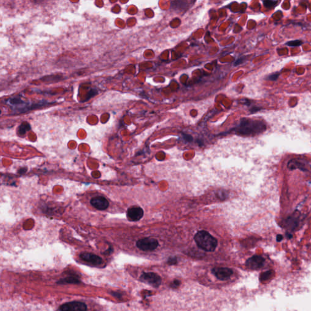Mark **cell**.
I'll return each mask as SVG.
<instances>
[{
    "mask_svg": "<svg viewBox=\"0 0 311 311\" xmlns=\"http://www.w3.org/2000/svg\"><path fill=\"white\" fill-rule=\"evenodd\" d=\"M266 130V124L261 120L242 119L238 125L234 128L236 134L252 136L262 133Z\"/></svg>",
    "mask_w": 311,
    "mask_h": 311,
    "instance_id": "obj_1",
    "label": "cell"
},
{
    "mask_svg": "<svg viewBox=\"0 0 311 311\" xmlns=\"http://www.w3.org/2000/svg\"><path fill=\"white\" fill-rule=\"evenodd\" d=\"M197 246L206 252H213L218 246V241L206 231H199L194 236Z\"/></svg>",
    "mask_w": 311,
    "mask_h": 311,
    "instance_id": "obj_2",
    "label": "cell"
},
{
    "mask_svg": "<svg viewBox=\"0 0 311 311\" xmlns=\"http://www.w3.org/2000/svg\"><path fill=\"white\" fill-rule=\"evenodd\" d=\"M158 245H159L158 241L156 239L151 238L140 239L136 243L137 247L143 251L154 250L157 248Z\"/></svg>",
    "mask_w": 311,
    "mask_h": 311,
    "instance_id": "obj_3",
    "label": "cell"
},
{
    "mask_svg": "<svg viewBox=\"0 0 311 311\" xmlns=\"http://www.w3.org/2000/svg\"><path fill=\"white\" fill-rule=\"evenodd\" d=\"M86 305L80 302H72L62 304L58 311H86Z\"/></svg>",
    "mask_w": 311,
    "mask_h": 311,
    "instance_id": "obj_4",
    "label": "cell"
},
{
    "mask_svg": "<svg viewBox=\"0 0 311 311\" xmlns=\"http://www.w3.org/2000/svg\"><path fill=\"white\" fill-rule=\"evenodd\" d=\"M212 273L219 280L225 281L232 275L233 271L227 267H216L212 270Z\"/></svg>",
    "mask_w": 311,
    "mask_h": 311,
    "instance_id": "obj_5",
    "label": "cell"
},
{
    "mask_svg": "<svg viewBox=\"0 0 311 311\" xmlns=\"http://www.w3.org/2000/svg\"><path fill=\"white\" fill-rule=\"evenodd\" d=\"M141 279L154 287L159 286L161 283V277L154 273H144L141 276Z\"/></svg>",
    "mask_w": 311,
    "mask_h": 311,
    "instance_id": "obj_6",
    "label": "cell"
},
{
    "mask_svg": "<svg viewBox=\"0 0 311 311\" xmlns=\"http://www.w3.org/2000/svg\"><path fill=\"white\" fill-rule=\"evenodd\" d=\"M264 261L265 260L264 258H262L261 256L255 255L249 258V259L247 260L246 264V266L249 268L255 270L261 267L263 264H264Z\"/></svg>",
    "mask_w": 311,
    "mask_h": 311,
    "instance_id": "obj_7",
    "label": "cell"
},
{
    "mask_svg": "<svg viewBox=\"0 0 311 311\" xmlns=\"http://www.w3.org/2000/svg\"><path fill=\"white\" fill-rule=\"evenodd\" d=\"M91 204L93 207L100 210H105L109 206L108 200L103 196H97L91 200Z\"/></svg>",
    "mask_w": 311,
    "mask_h": 311,
    "instance_id": "obj_8",
    "label": "cell"
},
{
    "mask_svg": "<svg viewBox=\"0 0 311 311\" xmlns=\"http://www.w3.org/2000/svg\"><path fill=\"white\" fill-rule=\"evenodd\" d=\"M144 216V210L139 207H133L128 210L127 217L132 221L140 220Z\"/></svg>",
    "mask_w": 311,
    "mask_h": 311,
    "instance_id": "obj_9",
    "label": "cell"
},
{
    "mask_svg": "<svg viewBox=\"0 0 311 311\" xmlns=\"http://www.w3.org/2000/svg\"><path fill=\"white\" fill-rule=\"evenodd\" d=\"M80 258L85 261L88 262L94 265H100L102 264V260L101 257L91 253H83L80 255Z\"/></svg>",
    "mask_w": 311,
    "mask_h": 311,
    "instance_id": "obj_10",
    "label": "cell"
},
{
    "mask_svg": "<svg viewBox=\"0 0 311 311\" xmlns=\"http://www.w3.org/2000/svg\"><path fill=\"white\" fill-rule=\"evenodd\" d=\"M30 130V125L29 123L24 122L21 124L18 128V134L20 136L24 135L28 131Z\"/></svg>",
    "mask_w": 311,
    "mask_h": 311,
    "instance_id": "obj_11",
    "label": "cell"
},
{
    "mask_svg": "<svg viewBox=\"0 0 311 311\" xmlns=\"http://www.w3.org/2000/svg\"><path fill=\"white\" fill-rule=\"evenodd\" d=\"M187 2L184 1H175L171 2V6L175 9H184L187 6Z\"/></svg>",
    "mask_w": 311,
    "mask_h": 311,
    "instance_id": "obj_12",
    "label": "cell"
},
{
    "mask_svg": "<svg viewBox=\"0 0 311 311\" xmlns=\"http://www.w3.org/2000/svg\"><path fill=\"white\" fill-rule=\"evenodd\" d=\"M9 102L10 103L13 105V106H18V105H21L24 103V102H23L22 99L16 97L9 99Z\"/></svg>",
    "mask_w": 311,
    "mask_h": 311,
    "instance_id": "obj_13",
    "label": "cell"
},
{
    "mask_svg": "<svg viewBox=\"0 0 311 311\" xmlns=\"http://www.w3.org/2000/svg\"><path fill=\"white\" fill-rule=\"evenodd\" d=\"M59 283H61V284L77 283H78V281L77 280V279L73 278V277H68V278H65V279H63V280H60Z\"/></svg>",
    "mask_w": 311,
    "mask_h": 311,
    "instance_id": "obj_14",
    "label": "cell"
},
{
    "mask_svg": "<svg viewBox=\"0 0 311 311\" xmlns=\"http://www.w3.org/2000/svg\"><path fill=\"white\" fill-rule=\"evenodd\" d=\"M303 43V42L301 41V40H293V41H288L286 43V45L287 46H292V47H296V46H301Z\"/></svg>",
    "mask_w": 311,
    "mask_h": 311,
    "instance_id": "obj_15",
    "label": "cell"
},
{
    "mask_svg": "<svg viewBox=\"0 0 311 311\" xmlns=\"http://www.w3.org/2000/svg\"><path fill=\"white\" fill-rule=\"evenodd\" d=\"M272 272L271 271L262 273L260 276V280L261 281H264L267 280V279H268L272 276Z\"/></svg>",
    "mask_w": 311,
    "mask_h": 311,
    "instance_id": "obj_16",
    "label": "cell"
},
{
    "mask_svg": "<svg viewBox=\"0 0 311 311\" xmlns=\"http://www.w3.org/2000/svg\"><path fill=\"white\" fill-rule=\"evenodd\" d=\"M277 1H269V0H267V1H263V4H264V6L268 8L274 7L277 4Z\"/></svg>",
    "mask_w": 311,
    "mask_h": 311,
    "instance_id": "obj_17",
    "label": "cell"
},
{
    "mask_svg": "<svg viewBox=\"0 0 311 311\" xmlns=\"http://www.w3.org/2000/svg\"><path fill=\"white\" fill-rule=\"evenodd\" d=\"M279 76H280V74H279L278 72L273 73L267 77V80H270V81H276L278 79Z\"/></svg>",
    "mask_w": 311,
    "mask_h": 311,
    "instance_id": "obj_18",
    "label": "cell"
},
{
    "mask_svg": "<svg viewBox=\"0 0 311 311\" xmlns=\"http://www.w3.org/2000/svg\"><path fill=\"white\" fill-rule=\"evenodd\" d=\"M97 93H98V92H97V91L96 90V89H91V90L88 93L87 96H86V99L85 100V101H88L89 99H90L91 98H92L94 96H96V94H97Z\"/></svg>",
    "mask_w": 311,
    "mask_h": 311,
    "instance_id": "obj_19",
    "label": "cell"
},
{
    "mask_svg": "<svg viewBox=\"0 0 311 311\" xmlns=\"http://www.w3.org/2000/svg\"><path fill=\"white\" fill-rule=\"evenodd\" d=\"M261 109H262V108L254 107H252V108L250 109V112L251 114H254L258 111H260Z\"/></svg>",
    "mask_w": 311,
    "mask_h": 311,
    "instance_id": "obj_20",
    "label": "cell"
},
{
    "mask_svg": "<svg viewBox=\"0 0 311 311\" xmlns=\"http://www.w3.org/2000/svg\"><path fill=\"white\" fill-rule=\"evenodd\" d=\"M183 139H185L186 140L188 141V142H191L193 140V138L190 136V135H188V134H183Z\"/></svg>",
    "mask_w": 311,
    "mask_h": 311,
    "instance_id": "obj_21",
    "label": "cell"
},
{
    "mask_svg": "<svg viewBox=\"0 0 311 311\" xmlns=\"http://www.w3.org/2000/svg\"><path fill=\"white\" fill-rule=\"evenodd\" d=\"M243 61H244L243 58H240V59H238V60H237V61L235 63V66L239 65L241 64V63H242V62H243Z\"/></svg>",
    "mask_w": 311,
    "mask_h": 311,
    "instance_id": "obj_22",
    "label": "cell"
},
{
    "mask_svg": "<svg viewBox=\"0 0 311 311\" xmlns=\"http://www.w3.org/2000/svg\"><path fill=\"white\" fill-rule=\"evenodd\" d=\"M281 239H283V236H282L281 235H278L277 236V241L280 242V241H281Z\"/></svg>",
    "mask_w": 311,
    "mask_h": 311,
    "instance_id": "obj_23",
    "label": "cell"
},
{
    "mask_svg": "<svg viewBox=\"0 0 311 311\" xmlns=\"http://www.w3.org/2000/svg\"><path fill=\"white\" fill-rule=\"evenodd\" d=\"M0 114H1V110H0Z\"/></svg>",
    "mask_w": 311,
    "mask_h": 311,
    "instance_id": "obj_24",
    "label": "cell"
}]
</instances>
